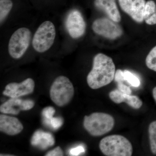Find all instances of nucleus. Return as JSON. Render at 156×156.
<instances>
[{
	"instance_id": "obj_14",
	"label": "nucleus",
	"mask_w": 156,
	"mask_h": 156,
	"mask_svg": "<svg viewBox=\"0 0 156 156\" xmlns=\"http://www.w3.org/2000/svg\"><path fill=\"white\" fill-rule=\"evenodd\" d=\"M31 143L34 146L44 150L53 146L55 140L52 134L39 130L34 133L31 139Z\"/></svg>"
},
{
	"instance_id": "obj_5",
	"label": "nucleus",
	"mask_w": 156,
	"mask_h": 156,
	"mask_svg": "<svg viewBox=\"0 0 156 156\" xmlns=\"http://www.w3.org/2000/svg\"><path fill=\"white\" fill-rule=\"evenodd\" d=\"M56 35V28L53 23L50 21L43 22L34 34L32 41L34 49L40 53L48 51L53 45Z\"/></svg>"
},
{
	"instance_id": "obj_21",
	"label": "nucleus",
	"mask_w": 156,
	"mask_h": 156,
	"mask_svg": "<svg viewBox=\"0 0 156 156\" xmlns=\"http://www.w3.org/2000/svg\"><path fill=\"white\" fill-rule=\"evenodd\" d=\"M55 113V109L52 107H47L43 109L42 115L44 117V122L46 125H49V122L53 118Z\"/></svg>"
},
{
	"instance_id": "obj_18",
	"label": "nucleus",
	"mask_w": 156,
	"mask_h": 156,
	"mask_svg": "<svg viewBox=\"0 0 156 156\" xmlns=\"http://www.w3.org/2000/svg\"><path fill=\"white\" fill-rule=\"evenodd\" d=\"M148 134L151 151L154 154L156 155V121L150 124Z\"/></svg>"
},
{
	"instance_id": "obj_17",
	"label": "nucleus",
	"mask_w": 156,
	"mask_h": 156,
	"mask_svg": "<svg viewBox=\"0 0 156 156\" xmlns=\"http://www.w3.org/2000/svg\"><path fill=\"white\" fill-rule=\"evenodd\" d=\"M11 0H0V22L4 21L13 7Z\"/></svg>"
},
{
	"instance_id": "obj_12",
	"label": "nucleus",
	"mask_w": 156,
	"mask_h": 156,
	"mask_svg": "<svg viewBox=\"0 0 156 156\" xmlns=\"http://www.w3.org/2000/svg\"><path fill=\"white\" fill-rule=\"evenodd\" d=\"M22 123L15 117L5 115H0V131L9 135H15L23 130Z\"/></svg>"
},
{
	"instance_id": "obj_11",
	"label": "nucleus",
	"mask_w": 156,
	"mask_h": 156,
	"mask_svg": "<svg viewBox=\"0 0 156 156\" xmlns=\"http://www.w3.org/2000/svg\"><path fill=\"white\" fill-rule=\"evenodd\" d=\"M34 102L31 100H21L18 98H13L6 101L0 106V111L5 114L16 115L20 111H27L32 108Z\"/></svg>"
},
{
	"instance_id": "obj_26",
	"label": "nucleus",
	"mask_w": 156,
	"mask_h": 156,
	"mask_svg": "<svg viewBox=\"0 0 156 156\" xmlns=\"http://www.w3.org/2000/svg\"><path fill=\"white\" fill-rule=\"evenodd\" d=\"M63 155H64V153H63V151L59 147H57L53 150L48 152L45 156H61Z\"/></svg>"
},
{
	"instance_id": "obj_24",
	"label": "nucleus",
	"mask_w": 156,
	"mask_h": 156,
	"mask_svg": "<svg viewBox=\"0 0 156 156\" xmlns=\"http://www.w3.org/2000/svg\"><path fill=\"white\" fill-rule=\"evenodd\" d=\"M117 87L119 91L124 94L131 95L132 91H131V88L127 86V85H125L124 83H117Z\"/></svg>"
},
{
	"instance_id": "obj_3",
	"label": "nucleus",
	"mask_w": 156,
	"mask_h": 156,
	"mask_svg": "<svg viewBox=\"0 0 156 156\" xmlns=\"http://www.w3.org/2000/svg\"><path fill=\"white\" fill-rule=\"evenodd\" d=\"M84 128L93 136H100L110 132L114 128L115 119L108 114L95 112L84 117Z\"/></svg>"
},
{
	"instance_id": "obj_22",
	"label": "nucleus",
	"mask_w": 156,
	"mask_h": 156,
	"mask_svg": "<svg viewBox=\"0 0 156 156\" xmlns=\"http://www.w3.org/2000/svg\"><path fill=\"white\" fill-rule=\"evenodd\" d=\"M63 120L60 117L53 118L49 122L48 126H50L54 130H57L61 127L63 124Z\"/></svg>"
},
{
	"instance_id": "obj_19",
	"label": "nucleus",
	"mask_w": 156,
	"mask_h": 156,
	"mask_svg": "<svg viewBox=\"0 0 156 156\" xmlns=\"http://www.w3.org/2000/svg\"><path fill=\"white\" fill-rule=\"evenodd\" d=\"M145 62L149 69L156 72V46L149 53L146 58Z\"/></svg>"
},
{
	"instance_id": "obj_23",
	"label": "nucleus",
	"mask_w": 156,
	"mask_h": 156,
	"mask_svg": "<svg viewBox=\"0 0 156 156\" xmlns=\"http://www.w3.org/2000/svg\"><path fill=\"white\" fill-rule=\"evenodd\" d=\"M114 80L117 83H124L126 81L124 78V71L121 69H117L115 73Z\"/></svg>"
},
{
	"instance_id": "obj_27",
	"label": "nucleus",
	"mask_w": 156,
	"mask_h": 156,
	"mask_svg": "<svg viewBox=\"0 0 156 156\" xmlns=\"http://www.w3.org/2000/svg\"><path fill=\"white\" fill-rule=\"evenodd\" d=\"M152 93L154 99L156 102V87H154L153 89Z\"/></svg>"
},
{
	"instance_id": "obj_2",
	"label": "nucleus",
	"mask_w": 156,
	"mask_h": 156,
	"mask_svg": "<svg viewBox=\"0 0 156 156\" xmlns=\"http://www.w3.org/2000/svg\"><path fill=\"white\" fill-rule=\"evenodd\" d=\"M99 148L105 156H131L133 154L131 143L125 136L114 134L104 137L99 143Z\"/></svg>"
},
{
	"instance_id": "obj_10",
	"label": "nucleus",
	"mask_w": 156,
	"mask_h": 156,
	"mask_svg": "<svg viewBox=\"0 0 156 156\" xmlns=\"http://www.w3.org/2000/svg\"><path fill=\"white\" fill-rule=\"evenodd\" d=\"M35 83L33 79L28 78L22 83H10L6 86L3 94L13 98L29 95L33 92Z\"/></svg>"
},
{
	"instance_id": "obj_25",
	"label": "nucleus",
	"mask_w": 156,
	"mask_h": 156,
	"mask_svg": "<svg viewBox=\"0 0 156 156\" xmlns=\"http://www.w3.org/2000/svg\"><path fill=\"white\" fill-rule=\"evenodd\" d=\"M85 152V149L82 146H79L72 148L69 151V154L72 156H78Z\"/></svg>"
},
{
	"instance_id": "obj_1",
	"label": "nucleus",
	"mask_w": 156,
	"mask_h": 156,
	"mask_svg": "<svg viewBox=\"0 0 156 156\" xmlns=\"http://www.w3.org/2000/svg\"><path fill=\"white\" fill-rule=\"evenodd\" d=\"M115 72L113 59L103 53H98L93 58L92 69L87 76V83L93 89L106 86L114 80Z\"/></svg>"
},
{
	"instance_id": "obj_7",
	"label": "nucleus",
	"mask_w": 156,
	"mask_h": 156,
	"mask_svg": "<svg viewBox=\"0 0 156 156\" xmlns=\"http://www.w3.org/2000/svg\"><path fill=\"white\" fill-rule=\"evenodd\" d=\"M95 34L110 40H115L122 35V29L117 22L107 18L95 20L92 25Z\"/></svg>"
},
{
	"instance_id": "obj_13",
	"label": "nucleus",
	"mask_w": 156,
	"mask_h": 156,
	"mask_svg": "<svg viewBox=\"0 0 156 156\" xmlns=\"http://www.w3.org/2000/svg\"><path fill=\"white\" fill-rule=\"evenodd\" d=\"M94 5L97 9L105 13L113 21L117 23L121 21V14L116 0H95Z\"/></svg>"
},
{
	"instance_id": "obj_6",
	"label": "nucleus",
	"mask_w": 156,
	"mask_h": 156,
	"mask_svg": "<svg viewBox=\"0 0 156 156\" xmlns=\"http://www.w3.org/2000/svg\"><path fill=\"white\" fill-rule=\"evenodd\" d=\"M31 33L29 29L21 27L13 34L9 40L8 50L10 56L18 59L23 56L30 44Z\"/></svg>"
},
{
	"instance_id": "obj_20",
	"label": "nucleus",
	"mask_w": 156,
	"mask_h": 156,
	"mask_svg": "<svg viewBox=\"0 0 156 156\" xmlns=\"http://www.w3.org/2000/svg\"><path fill=\"white\" fill-rule=\"evenodd\" d=\"M123 71L125 81L133 87H138L140 86V80L134 74L127 70Z\"/></svg>"
},
{
	"instance_id": "obj_4",
	"label": "nucleus",
	"mask_w": 156,
	"mask_h": 156,
	"mask_svg": "<svg viewBox=\"0 0 156 156\" xmlns=\"http://www.w3.org/2000/svg\"><path fill=\"white\" fill-rule=\"evenodd\" d=\"M74 88L69 79L64 76H59L53 82L50 89V97L56 105L63 106L72 99Z\"/></svg>"
},
{
	"instance_id": "obj_16",
	"label": "nucleus",
	"mask_w": 156,
	"mask_h": 156,
	"mask_svg": "<svg viewBox=\"0 0 156 156\" xmlns=\"http://www.w3.org/2000/svg\"><path fill=\"white\" fill-rule=\"evenodd\" d=\"M144 19L146 23L148 25L156 24V5L153 0H149L146 3Z\"/></svg>"
},
{
	"instance_id": "obj_9",
	"label": "nucleus",
	"mask_w": 156,
	"mask_h": 156,
	"mask_svg": "<svg viewBox=\"0 0 156 156\" xmlns=\"http://www.w3.org/2000/svg\"><path fill=\"white\" fill-rule=\"evenodd\" d=\"M121 9L135 22L141 23L144 20V13L145 0H118Z\"/></svg>"
},
{
	"instance_id": "obj_8",
	"label": "nucleus",
	"mask_w": 156,
	"mask_h": 156,
	"mask_svg": "<svg viewBox=\"0 0 156 156\" xmlns=\"http://www.w3.org/2000/svg\"><path fill=\"white\" fill-rule=\"evenodd\" d=\"M66 26L70 36L77 39L83 36L86 30V23L80 11L73 10L68 15Z\"/></svg>"
},
{
	"instance_id": "obj_15",
	"label": "nucleus",
	"mask_w": 156,
	"mask_h": 156,
	"mask_svg": "<svg viewBox=\"0 0 156 156\" xmlns=\"http://www.w3.org/2000/svg\"><path fill=\"white\" fill-rule=\"evenodd\" d=\"M115 103L120 104L125 102L131 108L136 109L140 108L143 102L138 96L124 94L120 91H118L115 96Z\"/></svg>"
}]
</instances>
